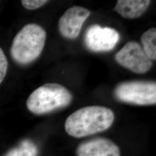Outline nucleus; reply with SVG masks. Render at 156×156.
<instances>
[{
	"instance_id": "5",
	"label": "nucleus",
	"mask_w": 156,
	"mask_h": 156,
	"mask_svg": "<svg viewBox=\"0 0 156 156\" xmlns=\"http://www.w3.org/2000/svg\"><path fill=\"white\" fill-rule=\"evenodd\" d=\"M116 62L136 73H144L151 69L152 61L146 55L140 44L130 41L124 45L115 55Z\"/></svg>"
},
{
	"instance_id": "4",
	"label": "nucleus",
	"mask_w": 156,
	"mask_h": 156,
	"mask_svg": "<svg viewBox=\"0 0 156 156\" xmlns=\"http://www.w3.org/2000/svg\"><path fill=\"white\" fill-rule=\"evenodd\" d=\"M117 100L138 105H155L156 83L151 81H130L118 84L114 91Z\"/></svg>"
},
{
	"instance_id": "6",
	"label": "nucleus",
	"mask_w": 156,
	"mask_h": 156,
	"mask_svg": "<svg viewBox=\"0 0 156 156\" xmlns=\"http://www.w3.org/2000/svg\"><path fill=\"white\" fill-rule=\"evenodd\" d=\"M119 38V34L114 28L92 25L87 28L86 32L84 43L91 51H108L115 48Z\"/></svg>"
},
{
	"instance_id": "7",
	"label": "nucleus",
	"mask_w": 156,
	"mask_h": 156,
	"mask_svg": "<svg viewBox=\"0 0 156 156\" xmlns=\"http://www.w3.org/2000/svg\"><path fill=\"white\" fill-rule=\"evenodd\" d=\"M90 12L82 6H73L64 13L58 21V30L62 35L68 39L76 38Z\"/></svg>"
},
{
	"instance_id": "10",
	"label": "nucleus",
	"mask_w": 156,
	"mask_h": 156,
	"mask_svg": "<svg viewBox=\"0 0 156 156\" xmlns=\"http://www.w3.org/2000/svg\"><path fill=\"white\" fill-rule=\"evenodd\" d=\"M141 42L146 55L151 60H156V28H150L143 34L141 36Z\"/></svg>"
},
{
	"instance_id": "8",
	"label": "nucleus",
	"mask_w": 156,
	"mask_h": 156,
	"mask_svg": "<svg viewBox=\"0 0 156 156\" xmlns=\"http://www.w3.org/2000/svg\"><path fill=\"white\" fill-rule=\"evenodd\" d=\"M76 154V156H120V151L111 140L97 138L80 144Z\"/></svg>"
},
{
	"instance_id": "12",
	"label": "nucleus",
	"mask_w": 156,
	"mask_h": 156,
	"mask_svg": "<svg viewBox=\"0 0 156 156\" xmlns=\"http://www.w3.org/2000/svg\"><path fill=\"white\" fill-rule=\"evenodd\" d=\"M8 62L4 51L0 48V84L2 82L8 71Z\"/></svg>"
},
{
	"instance_id": "3",
	"label": "nucleus",
	"mask_w": 156,
	"mask_h": 156,
	"mask_svg": "<svg viewBox=\"0 0 156 156\" xmlns=\"http://www.w3.org/2000/svg\"><path fill=\"white\" fill-rule=\"evenodd\" d=\"M73 95L61 84L46 83L30 94L26 102L28 111L37 115H45L68 106Z\"/></svg>"
},
{
	"instance_id": "1",
	"label": "nucleus",
	"mask_w": 156,
	"mask_h": 156,
	"mask_svg": "<svg viewBox=\"0 0 156 156\" xmlns=\"http://www.w3.org/2000/svg\"><path fill=\"white\" fill-rule=\"evenodd\" d=\"M115 115L104 106H89L79 109L67 117L65 130L74 138H83L106 131L114 122Z\"/></svg>"
},
{
	"instance_id": "11",
	"label": "nucleus",
	"mask_w": 156,
	"mask_h": 156,
	"mask_svg": "<svg viewBox=\"0 0 156 156\" xmlns=\"http://www.w3.org/2000/svg\"><path fill=\"white\" fill-rule=\"evenodd\" d=\"M38 148L33 141L23 140L16 147L9 151L5 156H38Z\"/></svg>"
},
{
	"instance_id": "13",
	"label": "nucleus",
	"mask_w": 156,
	"mask_h": 156,
	"mask_svg": "<svg viewBox=\"0 0 156 156\" xmlns=\"http://www.w3.org/2000/svg\"><path fill=\"white\" fill-rule=\"evenodd\" d=\"M48 1L46 0H22L21 3L22 5L28 10H34L39 8L45 4H46Z\"/></svg>"
},
{
	"instance_id": "2",
	"label": "nucleus",
	"mask_w": 156,
	"mask_h": 156,
	"mask_svg": "<svg viewBox=\"0 0 156 156\" xmlns=\"http://www.w3.org/2000/svg\"><path fill=\"white\" fill-rule=\"evenodd\" d=\"M46 32L37 24L24 26L13 39L10 53L14 62L24 66L34 62L45 46Z\"/></svg>"
},
{
	"instance_id": "9",
	"label": "nucleus",
	"mask_w": 156,
	"mask_h": 156,
	"mask_svg": "<svg viewBox=\"0 0 156 156\" xmlns=\"http://www.w3.org/2000/svg\"><path fill=\"white\" fill-rule=\"evenodd\" d=\"M149 0H118L115 10L126 19H135L140 16L151 4Z\"/></svg>"
}]
</instances>
